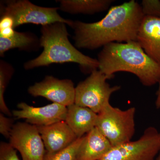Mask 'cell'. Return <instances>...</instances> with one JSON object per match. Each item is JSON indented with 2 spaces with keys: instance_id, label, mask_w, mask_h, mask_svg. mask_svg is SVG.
<instances>
[{
  "instance_id": "1",
  "label": "cell",
  "mask_w": 160,
  "mask_h": 160,
  "mask_svg": "<svg viewBox=\"0 0 160 160\" xmlns=\"http://www.w3.org/2000/svg\"><path fill=\"white\" fill-rule=\"evenodd\" d=\"M144 16L142 7L131 0L109 9L98 22L73 21L75 46L79 49H95L109 43L137 41Z\"/></svg>"
},
{
  "instance_id": "2",
  "label": "cell",
  "mask_w": 160,
  "mask_h": 160,
  "mask_svg": "<svg viewBox=\"0 0 160 160\" xmlns=\"http://www.w3.org/2000/svg\"><path fill=\"white\" fill-rule=\"evenodd\" d=\"M98 69L112 78L118 72L136 76L144 86L160 80V64L148 55L137 41L112 42L103 47L98 55Z\"/></svg>"
},
{
  "instance_id": "3",
  "label": "cell",
  "mask_w": 160,
  "mask_h": 160,
  "mask_svg": "<svg viewBox=\"0 0 160 160\" xmlns=\"http://www.w3.org/2000/svg\"><path fill=\"white\" fill-rule=\"evenodd\" d=\"M66 24L56 22L42 26L40 45L42 53L24 64L25 69H31L53 63H75L85 72L98 69V59L83 54L69 42Z\"/></svg>"
},
{
  "instance_id": "4",
  "label": "cell",
  "mask_w": 160,
  "mask_h": 160,
  "mask_svg": "<svg viewBox=\"0 0 160 160\" xmlns=\"http://www.w3.org/2000/svg\"><path fill=\"white\" fill-rule=\"evenodd\" d=\"M136 109L122 110L107 105L98 114L96 126L114 147L131 141L135 132Z\"/></svg>"
},
{
  "instance_id": "5",
  "label": "cell",
  "mask_w": 160,
  "mask_h": 160,
  "mask_svg": "<svg viewBox=\"0 0 160 160\" xmlns=\"http://www.w3.org/2000/svg\"><path fill=\"white\" fill-rule=\"evenodd\" d=\"M110 79L98 69L92 72L89 77L76 87L74 104L99 113L110 104L111 95L121 89L120 86H110L107 82Z\"/></svg>"
},
{
  "instance_id": "6",
  "label": "cell",
  "mask_w": 160,
  "mask_h": 160,
  "mask_svg": "<svg viewBox=\"0 0 160 160\" xmlns=\"http://www.w3.org/2000/svg\"><path fill=\"white\" fill-rule=\"evenodd\" d=\"M58 9L37 6L27 0L8 1L5 2L1 9V16L11 17L14 22V29L29 23L44 26L62 22L71 27L73 21L62 17L58 13Z\"/></svg>"
},
{
  "instance_id": "7",
  "label": "cell",
  "mask_w": 160,
  "mask_h": 160,
  "mask_svg": "<svg viewBox=\"0 0 160 160\" xmlns=\"http://www.w3.org/2000/svg\"><path fill=\"white\" fill-rule=\"evenodd\" d=\"M160 151V132L149 126L137 140L112 148L99 160H155Z\"/></svg>"
},
{
  "instance_id": "8",
  "label": "cell",
  "mask_w": 160,
  "mask_h": 160,
  "mask_svg": "<svg viewBox=\"0 0 160 160\" xmlns=\"http://www.w3.org/2000/svg\"><path fill=\"white\" fill-rule=\"evenodd\" d=\"M10 145L19 152L22 160H44L45 145L37 126L26 122L14 124L10 138Z\"/></svg>"
},
{
  "instance_id": "9",
  "label": "cell",
  "mask_w": 160,
  "mask_h": 160,
  "mask_svg": "<svg viewBox=\"0 0 160 160\" xmlns=\"http://www.w3.org/2000/svg\"><path fill=\"white\" fill-rule=\"evenodd\" d=\"M28 92L33 96L42 97L66 107L75 103V88L70 80H60L48 76L29 87Z\"/></svg>"
},
{
  "instance_id": "10",
  "label": "cell",
  "mask_w": 160,
  "mask_h": 160,
  "mask_svg": "<svg viewBox=\"0 0 160 160\" xmlns=\"http://www.w3.org/2000/svg\"><path fill=\"white\" fill-rule=\"evenodd\" d=\"M18 107L19 109L12 111L13 116L25 119L26 122L37 126H49L65 121L67 114V107L58 103L35 107L21 102Z\"/></svg>"
},
{
  "instance_id": "11",
  "label": "cell",
  "mask_w": 160,
  "mask_h": 160,
  "mask_svg": "<svg viewBox=\"0 0 160 160\" xmlns=\"http://www.w3.org/2000/svg\"><path fill=\"white\" fill-rule=\"evenodd\" d=\"M37 127L46 152L49 153H55L62 150L78 138L65 121Z\"/></svg>"
},
{
  "instance_id": "12",
  "label": "cell",
  "mask_w": 160,
  "mask_h": 160,
  "mask_svg": "<svg viewBox=\"0 0 160 160\" xmlns=\"http://www.w3.org/2000/svg\"><path fill=\"white\" fill-rule=\"evenodd\" d=\"M137 41L146 54L160 64V18L145 16Z\"/></svg>"
},
{
  "instance_id": "13",
  "label": "cell",
  "mask_w": 160,
  "mask_h": 160,
  "mask_svg": "<svg viewBox=\"0 0 160 160\" xmlns=\"http://www.w3.org/2000/svg\"><path fill=\"white\" fill-rule=\"evenodd\" d=\"M113 146L96 127L85 135L80 146L77 160H99Z\"/></svg>"
},
{
  "instance_id": "14",
  "label": "cell",
  "mask_w": 160,
  "mask_h": 160,
  "mask_svg": "<svg viewBox=\"0 0 160 160\" xmlns=\"http://www.w3.org/2000/svg\"><path fill=\"white\" fill-rule=\"evenodd\" d=\"M98 114L91 109L72 104L67 107L65 122L78 138L82 137L96 126Z\"/></svg>"
},
{
  "instance_id": "15",
  "label": "cell",
  "mask_w": 160,
  "mask_h": 160,
  "mask_svg": "<svg viewBox=\"0 0 160 160\" xmlns=\"http://www.w3.org/2000/svg\"><path fill=\"white\" fill-rule=\"evenodd\" d=\"M60 9L72 14H92L106 11L114 1L112 0H62Z\"/></svg>"
},
{
  "instance_id": "16",
  "label": "cell",
  "mask_w": 160,
  "mask_h": 160,
  "mask_svg": "<svg viewBox=\"0 0 160 160\" xmlns=\"http://www.w3.org/2000/svg\"><path fill=\"white\" fill-rule=\"evenodd\" d=\"M38 44H40V41H38L34 35L16 31L11 38L0 37V55L3 56L6 52L15 48L24 50L30 49Z\"/></svg>"
},
{
  "instance_id": "17",
  "label": "cell",
  "mask_w": 160,
  "mask_h": 160,
  "mask_svg": "<svg viewBox=\"0 0 160 160\" xmlns=\"http://www.w3.org/2000/svg\"><path fill=\"white\" fill-rule=\"evenodd\" d=\"M12 66L6 62L0 63V109L3 114L11 116V112L8 108L4 100V92L9 80L13 74Z\"/></svg>"
},
{
  "instance_id": "18",
  "label": "cell",
  "mask_w": 160,
  "mask_h": 160,
  "mask_svg": "<svg viewBox=\"0 0 160 160\" xmlns=\"http://www.w3.org/2000/svg\"><path fill=\"white\" fill-rule=\"evenodd\" d=\"M84 137L78 138L71 145L58 152L50 153L46 152L44 160H77L79 150Z\"/></svg>"
},
{
  "instance_id": "19",
  "label": "cell",
  "mask_w": 160,
  "mask_h": 160,
  "mask_svg": "<svg viewBox=\"0 0 160 160\" xmlns=\"http://www.w3.org/2000/svg\"><path fill=\"white\" fill-rule=\"evenodd\" d=\"M141 7L144 16L160 18V1L143 0Z\"/></svg>"
},
{
  "instance_id": "20",
  "label": "cell",
  "mask_w": 160,
  "mask_h": 160,
  "mask_svg": "<svg viewBox=\"0 0 160 160\" xmlns=\"http://www.w3.org/2000/svg\"><path fill=\"white\" fill-rule=\"evenodd\" d=\"M0 160H20L16 149L10 143L1 142L0 144Z\"/></svg>"
},
{
  "instance_id": "21",
  "label": "cell",
  "mask_w": 160,
  "mask_h": 160,
  "mask_svg": "<svg viewBox=\"0 0 160 160\" xmlns=\"http://www.w3.org/2000/svg\"><path fill=\"white\" fill-rule=\"evenodd\" d=\"M12 119L6 117L4 114L0 113V132L6 138H9L13 126Z\"/></svg>"
},
{
  "instance_id": "22",
  "label": "cell",
  "mask_w": 160,
  "mask_h": 160,
  "mask_svg": "<svg viewBox=\"0 0 160 160\" xmlns=\"http://www.w3.org/2000/svg\"><path fill=\"white\" fill-rule=\"evenodd\" d=\"M14 22L11 17L7 16H2L0 20V29L7 28H13ZM14 29V28H13Z\"/></svg>"
},
{
  "instance_id": "23",
  "label": "cell",
  "mask_w": 160,
  "mask_h": 160,
  "mask_svg": "<svg viewBox=\"0 0 160 160\" xmlns=\"http://www.w3.org/2000/svg\"><path fill=\"white\" fill-rule=\"evenodd\" d=\"M15 32L13 28H7L0 29V37L6 38H11L14 35Z\"/></svg>"
},
{
  "instance_id": "24",
  "label": "cell",
  "mask_w": 160,
  "mask_h": 160,
  "mask_svg": "<svg viewBox=\"0 0 160 160\" xmlns=\"http://www.w3.org/2000/svg\"><path fill=\"white\" fill-rule=\"evenodd\" d=\"M158 84V88L156 92V99L155 101V107L157 109H160V80Z\"/></svg>"
},
{
  "instance_id": "25",
  "label": "cell",
  "mask_w": 160,
  "mask_h": 160,
  "mask_svg": "<svg viewBox=\"0 0 160 160\" xmlns=\"http://www.w3.org/2000/svg\"><path fill=\"white\" fill-rule=\"evenodd\" d=\"M155 160H160V151L159 152L158 154V157Z\"/></svg>"
}]
</instances>
